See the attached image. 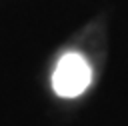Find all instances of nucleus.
Returning <instances> with one entry per match:
<instances>
[{
    "label": "nucleus",
    "instance_id": "obj_1",
    "mask_svg": "<svg viewBox=\"0 0 128 126\" xmlns=\"http://www.w3.org/2000/svg\"><path fill=\"white\" fill-rule=\"evenodd\" d=\"M90 78H92V72H90L88 62L80 54L68 52L56 64V70L52 74V86L58 96L74 98V96H80L88 88Z\"/></svg>",
    "mask_w": 128,
    "mask_h": 126
}]
</instances>
